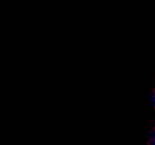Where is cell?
Here are the masks:
<instances>
[{"mask_svg": "<svg viewBox=\"0 0 155 145\" xmlns=\"http://www.w3.org/2000/svg\"><path fill=\"white\" fill-rule=\"evenodd\" d=\"M153 142H154V145H155V134H154V137H153Z\"/></svg>", "mask_w": 155, "mask_h": 145, "instance_id": "obj_2", "label": "cell"}, {"mask_svg": "<svg viewBox=\"0 0 155 145\" xmlns=\"http://www.w3.org/2000/svg\"><path fill=\"white\" fill-rule=\"evenodd\" d=\"M152 100H153V103H154V105H155V94H154V95H153Z\"/></svg>", "mask_w": 155, "mask_h": 145, "instance_id": "obj_1", "label": "cell"}]
</instances>
